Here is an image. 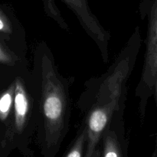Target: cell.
I'll return each instance as SVG.
<instances>
[{
	"mask_svg": "<svg viewBox=\"0 0 157 157\" xmlns=\"http://www.w3.org/2000/svg\"><path fill=\"white\" fill-rule=\"evenodd\" d=\"M15 78L7 88L5 89L0 94V122L4 124H8L10 122L9 118L13 112Z\"/></svg>",
	"mask_w": 157,
	"mask_h": 157,
	"instance_id": "7",
	"label": "cell"
},
{
	"mask_svg": "<svg viewBox=\"0 0 157 157\" xmlns=\"http://www.w3.org/2000/svg\"><path fill=\"white\" fill-rule=\"evenodd\" d=\"M146 13L147 32L144 66L135 94L139 100V113L142 121L145 118L147 107L150 98L153 95V86L157 75V0H152Z\"/></svg>",
	"mask_w": 157,
	"mask_h": 157,
	"instance_id": "4",
	"label": "cell"
},
{
	"mask_svg": "<svg viewBox=\"0 0 157 157\" xmlns=\"http://www.w3.org/2000/svg\"><path fill=\"white\" fill-rule=\"evenodd\" d=\"M153 156H156V157H157V149L156 150V151H155V153H153Z\"/></svg>",
	"mask_w": 157,
	"mask_h": 157,
	"instance_id": "11",
	"label": "cell"
},
{
	"mask_svg": "<svg viewBox=\"0 0 157 157\" xmlns=\"http://www.w3.org/2000/svg\"><path fill=\"white\" fill-rule=\"evenodd\" d=\"M14 27L10 18L2 9H0V33L5 36L10 37L14 34Z\"/></svg>",
	"mask_w": 157,
	"mask_h": 157,
	"instance_id": "9",
	"label": "cell"
},
{
	"mask_svg": "<svg viewBox=\"0 0 157 157\" xmlns=\"http://www.w3.org/2000/svg\"><path fill=\"white\" fill-rule=\"evenodd\" d=\"M153 95L155 97V100H156L157 106V75L156 77V80H155L154 86H153Z\"/></svg>",
	"mask_w": 157,
	"mask_h": 157,
	"instance_id": "10",
	"label": "cell"
},
{
	"mask_svg": "<svg viewBox=\"0 0 157 157\" xmlns=\"http://www.w3.org/2000/svg\"><path fill=\"white\" fill-rule=\"evenodd\" d=\"M0 64L12 67L26 65L24 58L2 44H0Z\"/></svg>",
	"mask_w": 157,
	"mask_h": 157,
	"instance_id": "8",
	"label": "cell"
},
{
	"mask_svg": "<svg viewBox=\"0 0 157 157\" xmlns=\"http://www.w3.org/2000/svg\"><path fill=\"white\" fill-rule=\"evenodd\" d=\"M38 126L36 102L31 81V71L27 66L18 71L15 78V98L11 140L23 153L32 154L29 148L32 138H35Z\"/></svg>",
	"mask_w": 157,
	"mask_h": 157,
	"instance_id": "3",
	"label": "cell"
},
{
	"mask_svg": "<svg viewBox=\"0 0 157 157\" xmlns=\"http://www.w3.org/2000/svg\"><path fill=\"white\" fill-rule=\"evenodd\" d=\"M87 140H88V133H87V124L84 120H83L80 128L78 129L76 136L74 140H72L70 147H68L64 157H84L86 156L87 147Z\"/></svg>",
	"mask_w": 157,
	"mask_h": 157,
	"instance_id": "6",
	"label": "cell"
},
{
	"mask_svg": "<svg viewBox=\"0 0 157 157\" xmlns=\"http://www.w3.org/2000/svg\"><path fill=\"white\" fill-rule=\"evenodd\" d=\"M31 81L36 102L35 140L41 156L55 157L69 131L70 78L59 73L55 57L44 41L35 45Z\"/></svg>",
	"mask_w": 157,
	"mask_h": 157,
	"instance_id": "2",
	"label": "cell"
},
{
	"mask_svg": "<svg viewBox=\"0 0 157 157\" xmlns=\"http://www.w3.org/2000/svg\"><path fill=\"white\" fill-rule=\"evenodd\" d=\"M142 38L136 27L107 72L84 84L78 107L84 113L88 140L85 157H101L100 144L104 131L115 117L124 113L127 83L135 67Z\"/></svg>",
	"mask_w": 157,
	"mask_h": 157,
	"instance_id": "1",
	"label": "cell"
},
{
	"mask_svg": "<svg viewBox=\"0 0 157 157\" xmlns=\"http://www.w3.org/2000/svg\"><path fill=\"white\" fill-rule=\"evenodd\" d=\"M127 150L123 113L115 117L104 131L100 144V153L102 157H126Z\"/></svg>",
	"mask_w": 157,
	"mask_h": 157,
	"instance_id": "5",
	"label": "cell"
}]
</instances>
